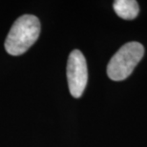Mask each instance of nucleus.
<instances>
[{"mask_svg": "<svg viewBox=\"0 0 147 147\" xmlns=\"http://www.w3.org/2000/svg\"><path fill=\"white\" fill-rule=\"evenodd\" d=\"M67 79L71 95L80 98L87 85L88 70L83 54L79 50H74L67 62Z\"/></svg>", "mask_w": 147, "mask_h": 147, "instance_id": "3", "label": "nucleus"}, {"mask_svg": "<svg viewBox=\"0 0 147 147\" xmlns=\"http://www.w3.org/2000/svg\"><path fill=\"white\" fill-rule=\"evenodd\" d=\"M113 7L117 16L126 20L136 18L140 11L139 4L135 0H117Z\"/></svg>", "mask_w": 147, "mask_h": 147, "instance_id": "4", "label": "nucleus"}, {"mask_svg": "<svg viewBox=\"0 0 147 147\" xmlns=\"http://www.w3.org/2000/svg\"><path fill=\"white\" fill-rule=\"evenodd\" d=\"M143 55L144 48L140 43L132 41L124 44L108 63V76L115 81L124 80L134 71Z\"/></svg>", "mask_w": 147, "mask_h": 147, "instance_id": "2", "label": "nucleus"}, {"mask_svg": "<svg viewBox=\"0 0 147 147\" xmlns=\"http://www.w3.org/2000/svg\"><path fill=\"white\" fill-rule=\"evenodd\" d=\"M40 34V22L36 16L25 14L16 19L5 41V49L11 55H20L30 49Z\"/></svg>", "mask_w": 147, "mask_h": 147, "instance_id": "1", "label": "nucleus"}]
</instances>
